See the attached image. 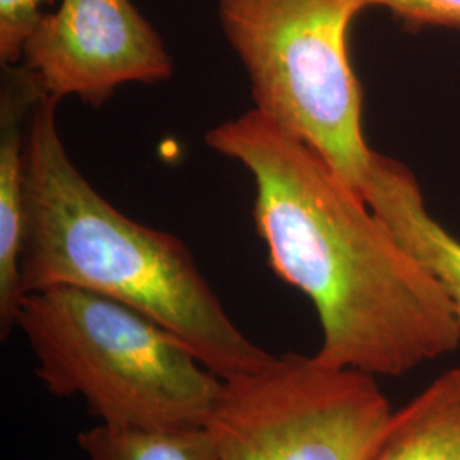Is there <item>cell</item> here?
<instances>
[{"mask_svg": "<svg viewBox=\"0 0 460 460\" xmlns=\"http://www.w3.org/2000/svg\"><path fill=\"white\" fill-rule=\"evenodd\" d=\"M254 108L298 138L362 198L374 150L348 33L360 0H215Z\"/></svg>", "mask_w": 460, "mask_h": 460, "instance_id": "4", "label": "cell"}, {"mask_svg": "<svg viewBox=\"0 0 460 460\" xmlns=\"http://www.w3.org/2000/svg\"><path fill=\"white\" fill-rule=\"evenodd\" d=\"M362 199L399 244L440 281L460 323V241L428 215L410 169L376 152Z\"/></svg>", "mask_w": 460, "mask_h": 460, "instance_id": "8", "label": "cell"}, {"mask_svg": "<svg viewBox=\"0 0 460 460\" xmlns=\"http://www.w3.org/2000/svg\"><path fill=\"white\" fill-rule=\"evenodd\" d=\"M376 378L287 353L224 380L218 460H374L395 412Z\"/></svg>", "mask_w": 460, "mask_h": 460, "instance_id": "5", "label": "cell"}, {"mask_svg": "<svg viewBox=\"0 0 460 460\" xmlns=\"http://www.w3.org/2000/svg\"><path fill=\"white\" fill-rule=\"evenodd\" d=\"M205 142L254 182L252 218L270 268L319 317L317 362L399 377L459 348L440 281L313 148L256 110L208 130Z\"/></svg>", "mask_w": 460, "mask_h": 460, "instance_id": "1", "label": "cell"}, {"mask_svg": "<svg viewBox=\"0 0 460 460\" xmlns=\"http://www.w3.org/2000/svg\"><path fill=\"white\" fill-rule=\"evenodd\" d=\"M53 0H0V62L19 66L24 45L47 13Z\"/></svg>", "mask_w": 460, "mask_h": 460, "instance_id": "11", "label": "cell"}, {"mask_svg": "<svg viewBox=\"0 0 460 460\" xmlns=\"http://www.w3.org/2000/svg\"><path fill=\"white\" fill-rule=\"evenodd\" d=\"M43 91L22 66H2L0 83V336L16 328L22 298L19 256L24 232V150L28 123Z\"/></svg>", "mask_w": 460, "mask_h": 460, "instance_id": "7", "label": "cell"}, {"mask_svg": "<svg viewBox=\"0 0 460 460\" xmlns=\"http://www.w3.org/2000/svg\"><path fill=\"white\" fill-rule=\"evenodd\" d=\"M57 104L43 96L28 123L22 296L49 287L110 296L176 334L224 380L273 362L232 321L181 239L121 214L84 178L58 132Z\"/></svg>", "mask_w": 460, "mask_h": 460, "instance_id": "2", "label": "cell"}, {"mask_svg": "<svg viewBox=\"0 0 460 460\" xmlns=\"http://www.w3.org/2000/svg\"><path fill=\"white\" fill-rule=\"evenodd\" d=\"M374 460H460V368L395 410Z\"/></svg>", "mask_w": 460, "mask_h": 460, "instance_id": "9", "label": "cell"}, {"mask_svg": "<svg viewBox=\"0 0 460 460\" xmlns=\"http://www.w3.org/2000/svg\"><path fill=\"white\" fill-rule=\"evenodd\" d=\"M21 64L45 96L102 106L125 84H159L174 64L132 0H62L24 45Z\"/></svg>", "mask_w": 460, "mask_h": 460, "instance_id": "6", "label": "cell"}, {"mask_svg": "<svg viewBox=\"0 0 460 460\" xmlns=\"http://www.w3.org/2000/svg\"><path fill=\"white\" fill-rule=\"evenodd\" d=\"M77 445L85 460H218L208 427L144 429L99 423L81 431Z\"/></svg>", "mask_w": 460, "mask_h": 460, "instance_id": "10", "label": "cell"}, {"mask_svg": "<svg viewBox=\"0 0 460 460\" xmlns=\"http://www.w3.org/2000/svg\"><path fill=\"white\" fill-rule=\"evenodd\" d=\"M363 11L382 7L410 28H460V0H360Z\"/></svg>", "mask_w": 460, "mask_h": 460, "instance_id": "12", "label": "cell"}, {"mask_svg": "<svg viewBox=\"0 0 460 460\" xmlns=\"http://www.w3.org/2000/svg\"><path fill=\"white\" fill-rule=\"evenodd\" d=\"M16 328L47 393L81 397L102 425L207 427L224 391V378L176 334L91 290L49 287L26 294Z\"/></svg>", "mask_w": 460, "mask_h": 460, "instance_id": "3", "label": "cell"}]
</instances>
